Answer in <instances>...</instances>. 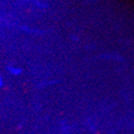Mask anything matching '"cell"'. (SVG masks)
<instances>
[{
    "label": "cell",
    "instance_id": "obj_2",
    "mask_svg": "<svg viewBox=\"0 0 134 134\" xmlns=\"http://www.w3.org/2000/svg\"><path fill=\"white\" fill-rule=\"evenodd\" d=\"M3 86H4V80H3L2 75L0 74V88H2Z\"/></svg>",
    "mask_w": 134,
    "mask_h": 134
},
{
    "label": "cell",
    "instance_id": "obj_1",
    "mask_svg": "<svg viewBox=\"0 0 134 134\" xmlns=\"http://www.w3.org/2000/svg\"><path fill=\"white\" fill-rule=\"evenodd\" d=\"M7 70L9 71V74L11 75H13V76H19L21 74L23 73V69L21 68H18V67H14V66H7Z\"/></svg>",
    "mask_w": 134,
    "mask_h": 134
}]
</instances>
